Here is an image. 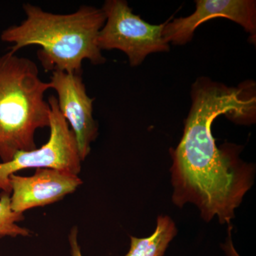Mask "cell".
<instances>
[{"label":"cell","mask_w":256,"mask_h":256,"mask_svg":"<svg viewBox=\"0 0 256 256\" xmlns=\"http://www.w3.org/2000/svg\"><path fill=\"white\" fill-rule=\"evenodd\" d=\"M101 9L106 15L98 38L101 50H121L127 55L131 66H138L150 54L170 50L162 35L168 21L160 25L146 22L124 0H107Z\"/></svg>","instance_id":"obj_4"},{"label":"cell","mask_w":256,"mask_h":256,"mask_svg":"<svg viewBox=\"0 0 256 256\" xmlns=\"http://www.w3.org/2000/svg\"><path fill=\"white\" fill-rule=\"evenodd\" d=\"M10 204L13 212L24 214L35 207L60 201L74 193L82 184L78 175L60 170L36 169L30 176H10Z\"/></svg>","instance_id":"obj_8"},{"label":"cell","mask_w":256,"mask_h":256,"mask_svg":"<svg viewBox=\"0 0 256 256\" xmlns=\"http://www.w3.org/2000/svg\"><path fill=\"white\" fill-rule=\"evenodd\" d=\"M252 84L229 88L200 78L192 89V104L178 148L172 151V200L182 207L190 202L210 222L218 217L230 225L235 210L254 184L252 164L239 158L236 146L218 148L212 132L220 114L248 124L255 119L256 98Z\"/></svg>","instance_id":"obj_1"},{"label":"cell","mask_w":256,"mask_h":256,"mask_svg":"<svg viewBox=\"0 0 256 256\" xmlns=\"http://www.w3.org/2000/svg\"><path fill=\"white\" fill-rule=\"evenodd\" d=\"M50 84V89L56 92L60 114L73 132L80 158L84 161L98 134V124L94 118V98L87 94L82 74L56 70L52 72Z\"/></svg>","instance_id":"obj_6"},{"label":"cell","mask_w":256,"mask_h":256,"mask_svg":"<svg viewBox=\"0 0 256 256\" xmlns=\"http://www.w3.org/2000/svg\"><path fill=\"white\" fill-rule=\"evenodd\" d=\"M33 60L11 52L0 55V160L6 162L20 151L36 149L37 130L50 128V107Z\"/></svg>","instance_id":"obj_3"},{"label":"cell","mask_w":256,"mask_h":256,"mask_svg":"<svg viewBox=\"0 0 256 256\" xmlns=\"http://www.w3.org/2000/svg\"><path fill=\"white\" fill-rule=\"evenodd\" d=\"M232 226L229 225L228 238H227L226 244L223 245V248L227 256H240L236 250H235V248H234L233 242H232Z\"/></svg>","instance_id":"obj_12"},{"label":"cell","mask_w":256,"mask_h":256,"mask_svg":"<svg viewBox=\"0 0 256 256\" xmlns=\"http://www.w3.org/2000/svg\"><path fill=\"white\" fill-rule=\"evenodd\" d=\"M78 227L74 226L69 234L68 240L72 256H82L78 240Z\"/></svg>","instance_id":"obj_11"},{"label":"cell","mask_w":256,"mask_h":256,"mask_svg":"<svg viewBox=\"0 0 256 256\" xmlns=\"http://www.w3.org/2000/svg\"><path fill=\"white\" fill-rule=\"evenodd\" d=\"M26 18L2 32L0 38L12 44L10 52L16 54L24 47L37 45V56L46 72L82 74V62L94 65L106 62L98 44L106 22L102 9L82 5L69 14H55L40 6L24 3Z\"/></svg>","instance_id":"obj_2"},{"label":"cell","mask_w":256,"mask_h":256,"mask_svg":"<svg viewBox=\"0 0 256 256\" xmlns=\"http://www.w3.org/2000/svg\"><path fill=\"white\" fill-rule=\"evenodd\" d=\"M176 234L174 222L168 216H160L156 230L150 236L144 238L130 237V248L124 256H163Z\"/></svg>","instance_id":"obj_9"},{"label":"cell","mask_w":256,"mask_h":256,"mask_svg":"<svg viewBox=\"0 0 256 256\" xmlns=\"http://www.w3.org/2000/svg\"><path fill=\"white\" fill-rule=\"evenodd\" d=\"M50 107V136L40 148L18 152L10 161L0 162V190L11 194L10 176L26 169H54L78 175L82 160L68 122L60 114L55 96L48 98Z\"/></svg>","instance_id":"obj_5"},{"label":"cell","mask_w":256,"mask_h":256,"mask_svg":"<svg viewBox=\"0 0 256 256\" xmlns=\"http://www.w3.org/2000/svg\"><path fill=\"white\" fill-rule=\"evenodd\" d=\"M10 195L5 192L0 193V238L30 236L31 230L18 225V222L24 220V214L16 213L12 210Z\"/></svg>","instance_id":"obj_10"},{"label":"cell","mask_w":256,"mask_h":256,"mask_svg":"<svg viewBox=\"0 0 256 256\" xmlns=\"http://www.w3.org/2000/svg\"><path fill=\"white\" fill-rule=\"evenodd\" d=\"M224 18L242 26L250 34L252 42L256 36V2L254 0H196V10L186 18L168 21L163 37L168 43L183 45L191 41L195 30L210 18Z\"/></svg>","instance_id":"obj_7"}]
</instances>
